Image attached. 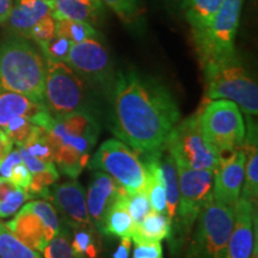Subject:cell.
<instances>
[{"instance_id": "1", "label": "cell", "mask_w": 258, "mask_h": 258, "mask_svg": "<svg viewBox=\"0 0 258 258\" xmlns=\"http://www.w3.org/2000/svg\"><path fill=\"white\" fill-rule=\"evenodd\" d=\"M110 93L111 132L138 153L165 146L180 112L170 90L153 77L137 70L115 73Z\"/></svg>"}, {"instance_id": "2", "label": "cell", "mask_w": 258, "mask_h": 258, "mask_svg": "<svg viewBox=\"0 0 258 258\" xmlns=\"http://www.w3.org/2000/svg\"><path fill=\"white\" fill-rule=\"evenodd\" d=\"M47 60L29 38L15 35L0 44V90L43 103Z\"/></svg>"}, {"instance_id": "3", "label": "cell", "mask_w": 258, "mask_h": 258, "mask_svg": "<svg viewBox=\"0 0 258 258\" xmlns=\"http://www.w3.org/2000/svg\"><path fill=\"white\" fill-rule=\"evenodd\" d=\"M208 101L228 99L246 116L258 114V86L237 54L202 66Z\"/></svg>"}, {"instance_id": "4", "label": "cell", "mask_w": 258, "mask_h": 258, "mask_svg": "<svg viewBox=\"0 0 258 258\" xmlns=\"http://www.w3.org/2000/svg\"><path fill=\"white\" fill-rule=\"evenodd\" d=\"M178 167L179 199L176 217L171 222L170 244L172 252L188 239L205 203L211 199L214 172Z\"/></svg>"}, {"instance_id": "5", "label": "cell", "mask_w": 258, "mask_h": 258, "mask_svg": "<svg viewBox=\"0 0 258 258\" xmlns=\"http://www.w3.org/2000/svg\"><path fill=\"white\" fill-rule=\"evenodd\" d=\"M233 224L234 207L215 201L211 196L196 220V231L186 258H226Z\"/></svg>"}, {"instance_id": "6", "label": "cell", "mask_w": 258, "mask_h": 258, "mask_svg": "<svg viewBox=\"0 0 258 258\" xmlns=\"http://www.w3.org/2000/svg\"><path fill=\"white\" fill-rule=\"evenodd\" d=\"M198 114L202 133L218 154L244 147L246 123L235 103L228 99H207Z\"/></svg>"}, {"instance_id": "7", "label": "cell", "mask_w": 258, "mask_h": 258, "mask_svg": "<svg viewBox=\"0 0 258 258\" xmlns=\"http://www.w3.org/2000/svg\"><path fill=\"white\" fill-rule=\"evenodd\" d=\"M244 3L245 0H224L208 27L191 36L201 66L234 55Z\"/></svg>"}, {"instance_id": "8", "label": "cell", "mask_w": 258, "mask_h": 258, "mask_svg": "<svg viewBox=\"0 0 258 258\" xmlns=\"http://www.w3.org/2000/svg\"><path fill=\"white\" fill-rule=\"evenodd\" d=\"M165 147L177 166L213 172L218 166V153L202 133L198 112L172 128L167 135Z\"/></svg>"}, {"instance_id": "9", "label": "cell", "mask_w": 258, "mask_h": 258, "mask_svg": "<svg viewBox=\"0 0 258 258\" xmlns=\"http://www.w3.org/2000/svg\"><path fill=\"white\" fill-rule=\"evenodd\" d=\"M139 153L117 139L105 140L92 159L90 170H101L110 175L128 192L146 190V171Z\"/></svg>"}, {"instance_id": "10", "label": "cell", "mask_w": 258, "mask_h": 258, "mask_svg": "<svg viewBox=\"0 0 258 258\" xmlns=\"http://www.w3.org/2000/svg\"><path fill=\"white\" fill-rule=\"evenodd\" d=\"M86 84L63 61L47 60L43 103L54 117H60L86 108Z\"/></svg>"}, {"instance_id": "11", "label": "cell", "mask_w": 258, "mask_h": 258, "mask_svg": "<svg viewBox=\"0 0 258 258\" xmlns=\"http://www.w3.org/2000/svg\"><path fill=\"white\" fill-rule=\"evenodd\" d=\"M64 62L85 84L99 86L109 91L116 72L110 51L103 42L101 35L74 43Z\"/></svg>"}, {"instance_id": "12", "label": "cell", "mask_w": 258, "mask_h": 258, "mask_svg": "<svg viewBox=\"0 0 258 258\" xmlns=\"http://www.w3.org/2000/svg\"><path fill=\"white\" fill-rule=\"evenodd\" d=\"M44 129L53 151L59 146H70L83 154H90L99 135V124L90 110L53 117Z\"/></svg>"}, {"instance_id": "13", "label": "cell", "mask_w": 258, "mask_h": 258, "mask_svg": "<svg viewBox=\"0 0 258 258\" xmlns=\"http://www.w3.org/2000/svg\"><path fill=\"white\" fill-rule=\"evenodd\" d=\"M218 166L213 177L212 198L234 207L243 188L246 154L244 148L225 151L218 154Z\"/></svg>"}, {"instance_id": "14", "label": "cell", "mask_w": 258, "mask_h": 258, "mask_svg": "<svg viewBox=\"0 0 258 258\" xmlns=\"http://www.w3.org/2000/svg\"><path fill=\"white\" fill-rule=\"evenodd\" d=\"M124 188L110 175L95 170L86 194V207L90 220L101 233L104 218Z\"/></svg>"}, {"instance_id": "15", "label": "cell", "mask_w": 258, "mask_h": 258, "mask_svg": "<svg viewBox=\"0 0 258 258\" xmlns=\"http://www.w3.org/2000/svg\"><path fill=\"white\" fill-rule=\"evenodd\" d=\"M16 116L28 118L32 124L41 128H46L54 117L44 103L21 93L0 90V128L4 129Z\"/></svg>"}, {"instance_id": "16", "label": "cell", "mask_w": 258, "mask_h": 258, "mask_svg": "<svg viewBox=\"0 0 258 258\" xmlns=\"http://www.w3.org/2000/svg\"><path fill=\"white\" fill-rule=\"evenodd\" d=\"M256 206L239 198L234 206V224L228 239L226 258H250L253 249V222Z\"/></svg>"}, {"instance_id": "17", "label": "cell", "mask_w": 258, "mask_h": 258, "mask_svg": "<svg viewBox=\"0 0 258 258\" xmlns=\"http://www.w3.org/2000/svg\"><path fill=\"white\" fill-rule=\"evenodd\" d=\"M49 200L55 202L72 228L93 226L86 207L85 189L77 180L54 185L49 192Z\"/></svg>"}, {"instance_id": "18", "label": "cell", "mask_w": 258, "mask_h": 258, "mask_svg": "<svg viewBox=\"0 0 258 258\" xmlns=\"http://www.w3.org/2000/svg\"><path fill=\"white\" fill-rule=\"evenodd\" d=\"M5 226L22 243L37 252H42L49 241L43 221L28 205L22 206Z\"/></svg>"}, {"instance_id": "19", "label": "cell", "mask_w": 258, "mask_h": 258, "mask_svg": "<svg viewBox=\"0 0 258 258\" xmlns=\"http://www.w3.org/2000/svg\"><path fill=\"white\" fill-rule=\"evenodd\" d=\"M51 15V4L47 0H16L8 18L10 30L27 37L32 27Z\"/></svg>"}, {"instance_id": "20", "label": "cell", "mask_w": 258, "mask_h": 258, "mask_svg": "<svg viewBox=\"0 0 258 258\" xmlns=\"http://www.w3.org/2000/svg\"><path fill=\"white\" fill-rule=\"evenodd\" d=\"M244 151L246 154L243 188L239 198H243L256 206L258 198V147L257 128L253 124L252 117L247 116L246 137H245Z\"/></svg>"}, {"instance_id": "21", "label": "cell", "mask_w": 258, "mask_h": 258, "mask_svg": "<svg viewBox=\"0 0 258 258\" xmlns=\"http://www.w3.org/2000/svg\"><path fill=\"white\" fill-rule=\"evenodd\" d=\"M51 17L95 24L103 15L102 0H51Z\"/></svg>"}, {"instance_id": "22", "label": "cell", "mask_w": 258, "mask_h": 258, "mask_svg": "<svg viewBox=\"0 0 258 258\" xmlns=\"http://www.w3.org/2000/svg\"><path fill=\"white\" fill-rule=\"evenodd\" d=\"M156 158L158 165L160 167L161 175H163L164 186H165L166 215L170 222H172L176 217L179 199L178 167L165 146L156 151Z\"/></svg>"}, {"instance_id": "23", "label": "cell", "mask_w": 258, "mask_h": 258, "mask_svg": "<svg viewBox=\"0 0 258 258\" xmlns=\"http://www.w3.org/2000/svg\"><path fill=\"white\" fill-rule=\"evenodd\" d=\"M125 194L127 190H122L114 205L109 208L103 222L101 233L118 238L132 237L134 222L125 205Z\"/></svg>"}, {"instance_id": "24", "label": "cell", "mask_w": 258, "mask_h": 258, "mask_svg": "<svg viewBox=\"0 0 258 258\" xmlns=\"http://www.w3.org/2000/svg\"><path fill=\"white\" fill-rule=\"evenodd\" d=\"M224 0H184L180 11L189 24L191 36L205 30Z\"/></svg>"}, {"instance_id": "25", "label": "cell", "mask_w": 258, "mask_h": 258, "mask_svg": "<svg viewBox=\"0 0 258 258\" xmlns=\"http://www.w3.org/2000/svg\"><path fill=\"white\" fill-rule=\"evenodd\" d=\"M171 222L166 214L151 211L140 224L134 226L132 239L134 243L144 241H161L169 239Z\"/></svg>"}, {"instance_id": "26", "label": "cell", "mask_w": 258, "mask_h": 258, "mask_svg": "<svg viewBox=\"0 0 258 258\" xmlns=\"http://www.w3.org/2000/svg\"><path fill=\"white\" fill-rule=\"evenodd\" d=\"M72 249L79 258H101V235L95 226L73 228Z\"/></svg>"}, {"instance_id": "27", "label": "cell", "mask_w": 258, "mask_h": 258, "mask_svg": "<svg viewBox=\"0 0 258 258\" xmlns=\"http://www.w3.org/2000/svg\"><path fill=\"white\" fill-rule=\"evenodd\" d=\"M90 154H83L76 148L70 146H59L54 151V164L63 175L76 179L84 167L88 166Z\"/></svg>"}, {"instance_id": "28", "label": "cell", "mask_w": 258, "mask_h": 258, "mask_svg": "<svg viewBox=\"0 0 258 258\" xmlns=\"http://www.w3.org/2000/svg\"><path fill=\"white\" fill-rule=\"evenodd\" d=\"M0 258H42L37 251L22 243L0 221Z\"/></svg>"}, {"instance_id": "29", "label": "cell", "mask_w": 258, "mask_h": 258, "mask_svg": "<svg viewBox=\"0 0 258 258\" xmlns=\"http://www.w3.org/2000/svg\"><path fill=\"white\" fill-rule=\"evenodd\" d=\"M55 34L66 37L73 44L99 35L92 24L86 23V22L72 21V19L55 21Z\"/></svg>"}, {"instance_id": "30", "label": "cell", "mask_w": 258, "mask_h": 258, "mask_svg": "<svg viewBox=\"0 0 258 258\" xmlns=\"http://www.w3.org/2000/svg\"><path fill=\"white\" fill-rule=\"evenodd\" d=\"M128 27H139L143 21L144 10L140 0H102Z\"/></svg>"}, {"instance_id": "31", "label": "cell", "mask_w": 258, "mask_h": 258, "mask_svg": "<svg viewBox=\"0 0 258 258\" xmlns=\"http://www.w3.org/2000/svg\"><path fill=\"white\" fill-rule=\"evenodd\" d=\"M22 146L27 148L28 152L31 156L36 157L37 159L46 161V163H54V151L48 140L47 129L35 125L30 137Z\"/></svg>"}, {"instance_id": "32", "label": "cell", "mask_w": 258, "mask_h": 258, "mask_svg": "<svg viewBox=\"0 0 258 258\" xmlns=\"http://www.w3.org/2000/svg\"><path fill=\"white\" fill-rule=\"evenodd\" d=\"M27 205L42 219L46 227L48 239H53L61 231L60 220L55 207L46 200H34V201L28 202Z\"/></svg>"}, {"instance_id": "33", "label": "cell", "mask_w": 258, "mask_h": 258, "mask_svg": "<svg viewBox=\"0 0 258 258\" xmlns=\"http://www.w3.org/2000/svg\"><path fill=\"white\" fill-rule=\"evenodd\" d=\"M125 205H127L128 212L133 219L134 226L140 224L144 218L152 211L150 199H148L146 190L125 194Z\"/></svg>"}, {"instance_id": "34", "label": "cell", "mask_w": 258, "mask_h": 258, "mask_svg": "<svg viewBox=\"0 0 258 258\" xmlns=\"http://www.w3.org/2000/svg\"><path fill=\"white\" fill-rule=\"evenodd\" d=\"M42 253L43 258H79L74 253L69 234L62 230L48 241Z\"/></svg>"}, {"instance_id": "35", "label": "cell", "mask_w": 258, "mask_h": 258, "mask_svg": "<svg viewBox=\"0 0 258 258\" xmlns=\"http://www.w3.org/2000/svg\"><path fill=\"white\" fill-rule=\"evenodd\" d=\"M73 43L66 37L59 36L55 34L51 40H49L46 43L38 46L41 48L42 54L46 57V60L49 61H66L67 55H69L71 47Z\"/></svg>"}, {"instance_id": "36", "label": "cell", "mask_w": 258, "mask_h": 258, "mask_svg": "<svg viewBox=\"0 0 258 258\" xmlns=\"http://www.w3.org/2000/svg\"><path fill=\"white\" fill-rule=\"evenodd\" d=\"M34 127L35 124H32L28 118L22 117V116H16V117L9 121L4 131L16 146H22L28 140V138L30 137L32 131H34Z\"/></svg>"}, {"instance_id": "37", "label": "cell", "mask_w": 258, "mask_h": 258, "mask_svg": "<svg viewBox=\"0 0 258 258\" xmlns=\"http://www.w3.org/2000/svg\"><path fill=\"white\" fill-rule=\"evenodd\" d=\"M30 199L31 196L28 192V190L14 188L0 201V218L4 219L15 215L22 208L24 202Z\"/></svg>"}, {"instance_id": "38", "label": "cell", "mask_w": 258, "mask_h": 258, "mask_svg": "<svg viewBox=\"0 0 258 258\" xmlns=\"http://www.w3.org/2000/svg\"><path fill=\"white\" fill-rule=\"evenodd\" d=\"M55 36V19L50 16H47L32 27L29 31L27 38L35 41L38 46L46 43Z\"/></svg>"}, {"instance_id": "39", "label": "cell", "mask_w": 258, "mask_h": 258, "mask_svg": "<svg viewBox=\"0 0 258 258\" xmlns=\"http://www.w3.org/2000/svg\"><path fill=\"white\" fill-rule=\"evenodd\" d=\"M134 245L133 258H164L160 241H144Z\"/></svg>"}, {"instance_id": "40", "label": "cell", "mask_w": 258, "mask_h": 258, "mask_svg": "<svg viewBox=\"0 0 258 258\" xmlns=\"http://www.w3.org/2000/svg\"><path fill=\"white\" fill-rule=\"evenodd\" d=\"M19 153H21L22 160L25 164V166L28 167V170L30 171L31 175H35V173L42 172V171H46L49 169H53L55 167L54 163H46V161L37 159L36 157L31 156L30 153L28 152L27 148L24 146H17Z\"/></svg>"}, {"instance_id": "41", "label": "cell", "mask_w": 258, "mask_h": 258, "mask_svg": "<svg viewBox=\"0 0 258 258\" xmlns=\"http://www.w3.org/2000/svg\"><path fill=\"white\" fill-rule=\"evenodd\" d=\"M8 180L11 182L16 188L28 190L31 182V173L30 171L28 170V167L25 166V164L22 161V163H19L17 165L14 166Z\"/></svg>"}, {"instance_id": "42", "label": "cell", "mask_w": 258, "mask_h": 258, "mask_svg": "<svg viewBox=\"0 0 258 258\" xmlns=\"http://www.w3.org/2000/svg\"><path fill=\"white\" fill-rule=\"evenodd\" d=\"M131 247H132V238L124 237L121 238L120 244L116 247V250L112 253V258H129L131 254Z\"/></svg>"}, {"instance_id": "43", "label": "cell", "mask_w": 258, "mask_h": 258, "mask_svg": "<svg viewBox=\"0 0 258 258\" xmlns=\"http://www.w3.org/2000/svg\"><path fill=\"white\" fill-rule=\"evenodd\" d=\"M12 147H14V143L11 141V139L8 137L4 129L0 128V161L11 152Z\"/></svg>"}, {"instance_id": "44", "label": "cell", "mask_w": 258, "mask_h": 258, "mask_svg": "<svg viewBox=\"0 0 258 258\" xmlns=\"http://www.w3.org/2000/svg\"><path fill=\"white\" fill-rule=\"evenodd\" d=\"M12 8H14V0H0V24L8 21Z\"/></svg>"}, {"instance_id": "45", "label": "cell", "mask_w": 258, "mask_h": 258, "mask_svg": "<svg viewBox=\"0 0 258 258\" xmlns=\"http://www.w3.org/2000/svg\"><path fill=\"white\" fill-rule=\"evenodd\" d=\"M14 188H16V186L12 184L11 182H9L8 179L0 177V201L5 198L6 194H8L9 191H11Z\"/></svg>"}, {"instance_id": "46", "label": "cell", "mask_w": 258, "mask_h": 258, "mask_svg": "<svg viewBox=\"0 0 258 258\" xmlns=\"http://www.w3.org/2000/svg\"><path fill=\"white\" fill-rule=\"evenodd\" d=\"M161 5H164L167 10H177L180 11L184 0H158Z\"/></svg>"}]
</instances>
